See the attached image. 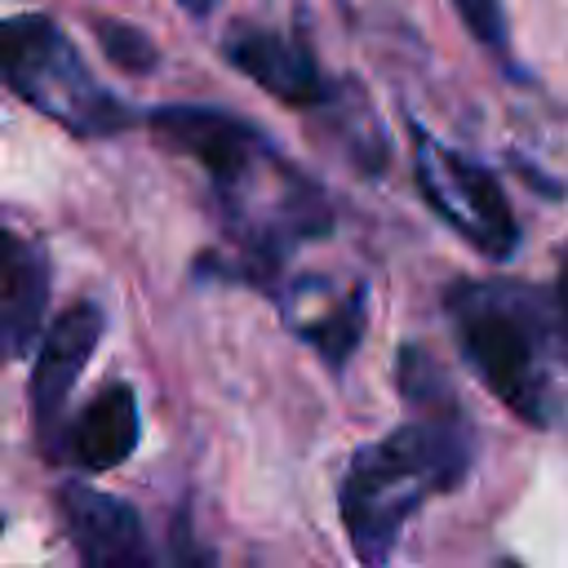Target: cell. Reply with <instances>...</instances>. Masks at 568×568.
<instances>
[{"label":"cell","mask_w":568,"mask_h":568,"mask_svg":"<svg viewBox=\"0 0 568 568\" xmlns=\"http://www.w3.org/2000/svg\"><path fill=\"white\" fill-rule=\"evenodd\" d=\"M470 470V430L457 413H426L359 448L342 479V524L364 568H386L408 515Z\"/></svg>","instance_id":"1"},{"label":"cell","mask_w":568,"mask_h":568,"mask_svg":"<svg viewBox=\"0 0 568 568\" xmlns=\"http://www.w3.org/2000/svg\"><path fill=\"white\" fill-rule=\"evenodd\" d=\"M457 342L484 386L524 422H550V382H546V324L528 288L515 284H462L448 293Z\"/></svg>","instance_id":"2"},{"label":"cell","mask_w":568,"mask_h":568,"mask_svg":"<svg viewBox=\"0 0 568 568\" xmlns=\"http://www.w3.org/2000/svg\"><path fill=\"white\" fill-rule=\"evenodd\" d=\"M0 80L80 138H102L133 120L120 98L93 84L80 53L44 13L0 18Z\"/></svg>","instance_id":"3"},{"label":"cell","mask_w":568,"mask_h":568,"mask_svg":"<svg viewBox=\"0 0 568 568\" xmlns=\"http://www.w3.org/2000/svg\"><path fill=\"white\" fill-rule=\"evenodd\" d=\"M417 182H422V195L435 204V213L448 217L475 248H484L488 257H506L515 248L519 226L488 169L417 133Z\"/></svg>","instance_id":"4"},{"label":"cell","mask_w":568,"mask_h":568,"mask_svg":"<svg viewBox=\"0 0 568 568\" xmlns=\"http://www.w3.org/2000/svg\"><path fill=\"white\" fill-rule=\"evenodd\" d=\"M67 532L80 550V568H160L138 510L102 488L67 484L58 493Z\"/></svg>","instance_id":"5"},{"label":"cell","mask_w":568,"mask_h":568,"mask_svg":"<svg viewBox=\"0 0 568 568\" xmlns=\"http://www.w3.org/2000/svg\"><path fill=\"white\" fill-rule=\"evenodd\" d=\"M102 337V311L93 302H75L67 306L49 333L40 337V351H36V373H31V413H36V426L40 435H49L62 417V404L71 395V386L80 382L93 346Z\"/></svg>","instance_id":"6"},{"label":"cell","mask_w":568,"mask_h":568,"mask_svg":"<svg viewBox=\"0 0 568 568\" xmlns=\"http://www.w3.org/2000/svg\"><path fill=\"white\" fill-rule=\"evenodd\" d=\"M226 58L253 80L262 84L271 98L288 102V106H315L328 98V84L311 58V49L302 40L275 36L266 27H231L226 36Z\"/></svg>","instance_id":"7"},{"label":"cell","mask_w":568,"mask_h":568,"mask_svg":"<svg viewBox=\"0 0 568 568\" xmlns=\"http://www.w3.org/2000/svg\"><path fill=\"white\" fill-rule=\"evenodd\" d=\"M146 124H151V133H155L164 146L191 155V160L204 164L217 182L240 178V173L248 169V160H253V146H257V138H253L248 124H240L235 115L213 111V106H178V102H173V106L151 111Z\"/></svg>","instance_id":"8"},{"label":"cell","mask_w":568,"mask_h":568,"mask_svg":"<svg viewBox=\"0 0 568 568\" xmlns=\"http://www.w3.org/2000/svg\"><path fill=\"white\" fill-rule=\"evenodd\" d=\"M49 297L44 253L0 226V351L4 359L27 351Z\"/></svg>","instance_id":"9"},{"label":"cell","mask_w":568,"mask_h":568,"mask_svg":"<svg viewBox=\"0 0 568 568\" xmlns=\"http://www.w3.org/2000/svg\"><path fill=\"white\" fill-rule=\"evenodd\" d=\"M133 444H138V399L124 382H111L75 417L71 453L84 470H111L133 453Z\"/></svg>","instance_id":"10"},{"label":"cell","mask_w":568,"mask_h":568,"mask_svg":"<svg viewBox=\"0 0 568 568\" xmlns=\"http://www.w3.org/2000/svg\"><path fill=\"white\" fill-rule=\"evenodd\" d=\"M359 333H364V293H351L337 311H328L320 324L306 328V342L337 368V364H346V355L355 351Z\"/></svg>","instance_id":"11"},{"label":"cell","mask_w":568,"mask_h":568,"mask_svg":"<svg viewBox=\"0 0 568 568\" xmlns=\"http://www.w3.org/2000/svg\"><path fill=\"white\" fill-rule=\"evenodd\" d=\"M399 386H404V395H408L413 404L430 408V417H435V413H453L448 382L439 377L435 359H430L426 351H417V346H404V355H399Z\"/></svg>","instance_id":"12"},{"label":"cell","mask_w":568,"mask_h":568,"mask_svg":"<svg viewBox=\"0 0 568 568\" xmlns=\"http://www.w3.org/2000/svg\"><path fill=\"white\" fill-rule=\"evenodd\" d=\"M98 44H102V53H106L120 71H151V67H155V44H151L138 27H129V22H120V18L98 22Z\"/></svg>","instance_id":"13"},{"label":"cell","mask_w":568,"mask_h":568,"mask_svg":"<svg viewBox=\"0 0 568 568\" xmlns=\"http://www.w3.org/2000/svg\"><path fill=\"white\" fill-rule=\"evenodd\" d=\"M453 4H457L462 22L470 27V36L479 44H488V49H501L506 44V13H501L497 0H453Z\"/></svg>","instance_id":"14"},{"label":"cell","mask_w":568,"mask_h":568,"mask_svg":"<svg viewBox=\"0 0 568 568\" xmlns=\"http://www.w3.org/2000/svg\"><path fill=\"white\" fill-rule=\"evenodd\" d=\"M559 328H564V346H568V257H564V271H559Z\"/></svg>","instance_id":"15"},{"label":"cell","mask_w":568,"mask_h":568,"mask_svg":"<svg viewBox=\"0 0 568 568\" xmlns=\"http://www.w3.org/2000/svg\"><path fill=\"white\" fill-rule=\"evenodd\" d=\"M178 4H182L186 13H195V18H204V13H209V9L217 4V0H178Z\"/></svg>","instance_id":"16"},{"label":"cell","mask_w":568,"mask_h":568,"mask_svg":"<svg viewBox=\"0 0 568 568\" xmlns=\"http://www.w3.org/2000/svg\"><path fill=\"white\" fill-rule=\"evenodd\" d=\"M0 359H4V351H0Z\"/></svg>","instance_id":"17"}]
</instances>
